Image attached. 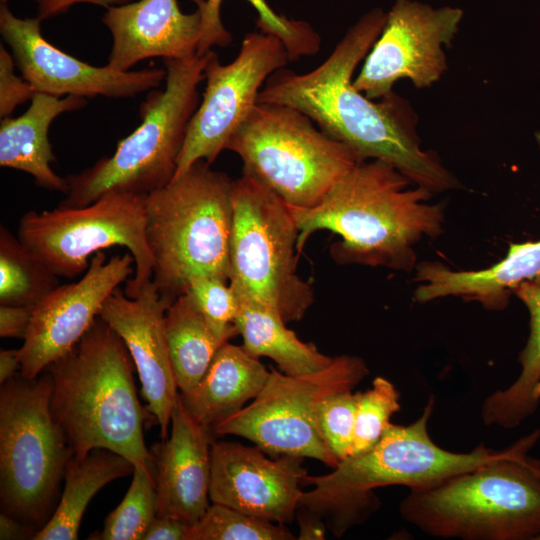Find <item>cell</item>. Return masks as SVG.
<instances>
[{
    "mask_svg": "<svg viewBox=\"0 0 540 540\" xmlns=\"http://www.w3.org/2000/svg\"><path fill=\"white\" fill-rule=\"evenodd\" d=\"M387 13L364 14L312 71L279 69L260 90L258 102L295 108L358 157L391 164L412 183L432 193L454 188L457 181L438 158L420 147L407 102L391 93L374 102L353 86L358 63L380 35Z\"/></svg>",
    "mask_w": 540,
    "mask_h": 540,
    "instance_id": "obj_1",
    "label": "cell"
},
{
    "mask_svg": "<svg viewBox=\"0 0 540 540\" xmlns=\"http://www.w3.org/2000/svg\"><path fill=\"white\" fill-rule=\"evenodd\" d=\"M411 183L391 164L362 161L317 204L288 205L299 231L298 254L309 236L326 230L341 238L330 247L337 263L412 270L413 246L440 234L444 214L440 205L428 203L431 191L409 188Z\"/></svg>",
    "mask_w": 540,
    "mask_h": 540,
    "instance_id": "obj_2",
    "label": "cell"
},
{
    "mask_svg": "<svg viewBox=\"0 0 540 540\" xmlns=\"http://www.w3.org/2000/svg\"><path fill=\"white\" fill-rule=\"evenodd\" d=\"M133 368L121 337L98 316L79 342L45 369L51 377V415L73 456L105 448L150 469L143 427L154 418L139 402Z\"/></svg>",
    "mask_w": 540,
    "mask_h": 540,
    "instance_id": "obj_3",
    "label": "cell"
},
{
    "mask_svg": "<svg viewBox=\"0 0 540 540\" xmlns=\"http://www.w3.org/2000/svg\"><path fill=\"white\" fill-rule=\"evenodd\" d=\"M431 398L422 415L409 425L390 423L370 450L349 456L322 476H306L298 508L320 517L335 536L363 522L379 502L373 490L389 485L412 489L433 486L443 480L494 463L511 451L483 444L468 453L447 451L430 438L427 423L432 414Z\"/></svg>",
    "mask_w": 540,
    "mask_h": 540,
    "instance_id": "obj_4",
    "label": "cell"
},
{
    "mask_svg": "<svg viewBox=\"0 0 540 540\" xmlns=\"http://www.w3.org/2000/svg\"><path fill=\"white\" fill-rule=\"evenodd\" d=\"M539 437L540 428L494 463L410 490L402 518L442 538L540 540V460L529 456Z\"/></svg>",
    "mask_w": 540,
    "mask_h": 540,
    "instance_id": "obj_5",
    "label": "cell"
},
{
    "mask_svg": "<svg viewBox=\"0 0 540 540\" xmlns=\"http://www.w3.org/2000/svg\"><path fill=\"white\" fill-rule=\"evenodd\" d=\"M232 182L205 160L146 196L145 235L152 282L172 303L194 276L229 280Z\"/></svg>",
    "mask_w": 540,
    "mask_h": 540,
    "instance_id": "obj_6",
    "label": "cell"
},
{
    "mask_svg": "<svg viewBox=\"0 0 540 540\" xmlns=\"http://www.w3.org/2000/svg\"><path fill=\"white\" fill-rule=\"evenodd\" d=\"M214 54L163 59L165 88L151 90L140 105L141 124L119 141L112 156L78 174H69L59 207H83L110 192L148 195L168 185L177 169L187 128L197 110L199 83Z\"/></svg>",
    "mask_w": 540,
    "mask_h": 540,
    "instance_id": "obj_7",
    "label": "cell"
},
{
    "mask_svg": "<svg viewBox=\"0 0 540 540\" xmlns=\"http://www.w3.org/2000/svg\"><path fill=\"white\" fill-rule=\"evenodd\" d=\"M51 377L20 372L0 388L1 512L38 531L51 519L72 457L50 411Z\"/></svg>",
    "mask_w": 540,
    "mask_h": 540,
    "instance_id": "obj_8",
    "label": "cell"
},
{
    "mask_svg": "<svg viewBox=\"0 0 540 540\" xmlns=\"http://www.w3.org/2000/svg\"><path fill=\"white\" fill-rule=\"evenodd\" d=\"M225 149L239 155L243 174L287 205L302 208L317 204L363 161L301 111L274 103L257 102Z\"/></svg>",
    "mask_w": 540,
    "mask_h": 540,
    "instance_id": "obj_9",
    "label": "cell"
},
{
    "mask_svg": "<svg viewBox=\"0 0 540 540\" xmlns=\"http://www.w3.org/2000/svg\"><path fill=\"white\" fill-rule=\"evenodd\" d=\"M231 198L230 286L286 323L300 321L314 292L297 274L299 231L288 205L246 174L233 180Z\"/></svg>",
    "mask_w": 540,
    "mask_h": 540,
    "instance_id": "obj_10",
    "label": "cell"
},
{
    "mask_svg": "<svg viewBox=\"0 0 540 540\" xmlns=\"http://www.w3.org/2000/svg\"><path fill=\"white\" fill-rule=\"evenodd\" d=\"M146 196L110 191L83 207L31 210L19 219L17 237L54 274L69 279L86 272L95 253L126 247L134 258L135 272L123 291L136 298L153 277L145 235Z\"/></svg>",
    "mask_w": 540,
    "mask_h": 540,
    "instance_id": "obj_11",
    "label": "cell"
},
{
    "mask_svg": "<svg viewBox=\"0 0 540 540\" xmlns=\"http://www.w3.org/2000/svg\"><path fill=\"white\" fill-rule=\"evenodd\" d=\"M270 377L251 403L219 423L214 434L246 438L272 457H309L335 467L339 461L318 425L320 404L330 395L353 390L369 373L357 356L333 357L325 368L288 375L271 368Z\"/></svg>",
    "mask_w": 540,
    "mask_h": 540,
    "instance_id": "obj_12",
    "label": "cell"
},
{
    "mask_svg": "<svg viewBox=\"0 0 540 540\" xmlns=\"http://www.w3.org/2000/svg\"><path fill=\"white\" fill-rule=\"evenodd\" d=\"M288 61L284 43L261 31L246 34L239 54L227 65L221 64L214 52L204 70L206 88L189 122L173 179L198 160L211 165L217 159L257 104L268 77Z\"/></svg>",
    "mask_w": 540,
    "mask_h": 540,
    "instance_id": "obj_13",
    "label": "cell"
},
{
    "mask_svg": "<svg viewBox=\"0 0 540 540\" xmlns=\"http://www.w3.org/2000/svg\"><path fill=\"white\" fill-rule=\"evenodd\" d=\"M462 16L457 7L433 8L417 1L396 0L353 80L354 88L376 100L393 93V85L403 78L417 88L433 85L446 70L443 46L451 43Z\"/></svg>",
    "mask_w": 540,
    "mask_h": 540,
    "instance_id": "obj_14",
    "label": "cell"
},
{
    "mask_svg": "<svg viewBox=\"0 0 540 540\" xmlns=\"http://www.w3.org/2000/svg\"><path fill=\"white\" fill-rule=\"evenodd\" d=\"M133 264L130 252L107 259L99 251L80 280L59 285L45 296L34 307L19 349V372L34 379L70 351L99 316L107 298L134 275Z\"/></svg>",
    "mask_w": 540,
    "mask_h": 540,
    "instance_id": "obj_15",
    "label": "cell"
},
{
    "mask_svg": "<svg viewBox=\"0 0 540 540\" xmlns=\"http://www.w3.org/2000/svg\"><path fill=\"white\" fill-rule=\"evenodd\" d=\"M41 20L16 17L0 6V33L9 45L22 77L37 93L55 97L74 95L112 98L133 97L158 87L166 69L118 71L92 66L56 48L41 34Z\"/></svg>",
    "mask_w": 540,
    "mask_h": 540,
    "instance_id": "obj_16",
    "label": "cell"
},
{
    "mask_svg": "<svg viewBox=\"0 0 540 540\" xmlns=\"http://www.w3.org/2000/svg\"><path fill=\"white\" fill-rule=\"evenodd\" d=\"M258 446L213 441L209 498L245 514L279 523L296 517L308 475L303 457L270 459Z\"/></svg>",
    "mask_w": 540,
    "mask_h": 540,
    "instance_id": "obj_17",
    "label": "cell"
},
{
    "mask_svg": "<svg viewBox=\"0 0 540 540\" xmlns=\"http://www.w3.org/2000/svg\"><path fill=\"white\" fill-rule=\"evenodd\" d=\"M170 304L151 282L136 298L126 296L118 287L99 313L125 343L139 375L146 407L160 426L162 439L168 437L179 394L165 332V313Z\"/></svg>",
    "mask_w": 540,
    "mask_h": 540,
    "instance_id": "obj_18",
    "label": "cell"
},
{
    "mask_svg": "<svg viewBox=\"0 0 540 540\" xmlns=\"http://www.w3.org/2000/svg\"><path fill=\"white\" fill-rule=\"evenodd\" d=\"M171 434L154 444L152 471L157 516L197 523L209 505L212 431L184 407L179 394L171 416Z\"/></svg>",
    "mask_w": 540,
    "mask_h": 540,
    "instance_id": "obj_19",
    "label": "cell"
},
{
    "mask_svg": "<svg viewBox=\"0 0 540 540\" xmlns=\"http://www.w3.org/2000/svg\"><path fill=\"white\" fill-rule=\"evenodd\" d=\"M113 45L107 65L130 69L147 58L185 59L197 54L202 12L183 13L177 0H139L106 8L101 18Z\"/></svg>",
    "mask_w": 540,
    "mask_h": 540,
    "instance_id": "obj_20",
    "label": "cell"
},
{
    "mask_svg": "<svg viewBox=\"0 0 540 540\" xmlns=\"http://www.w3.org/2000/svg\"><path fill=\"white\" fill-rule=\"evenodd\" d=\"M416 280L421 282L415 291L418 302L454 295L500 310L521 283L540 285V241L511 244L505 259L479 271H452L438 262H423Z\"/></svg>",
    "mask_w": 540,
    "mask_h": 540,
    "instance_id": "obj_21",
    "label": "cell"
},
{
    "mask_svg": "<svg viewBox=\"0 0 540 540\" xmlns=\"http://www.w3.org/2000/svg\"><path fill=\"white\" fill-rule=\"evenodd\" d=\"M270 374L259 358L228 341L219 348L200 382L179 397L196 421L214 433L219 423L259 395Z\"/></svg>",
    "mask_w": 540,
    "mask_h": 540,
    "instance_id": "obj_22",
    "label": "cell"
},
{
    "mask_svg": "<svg viewBox=\"0 0 540 540\" xmlns=\"http://www.w3.org/2000/svg\"><path fill=\"white\" fill-rule=\"evenodd\" d=\"M86 103L85 97L59 98L36 93L25 113L1 119L0 166L26 172L38 186L66 195L69 188L66 178L57 175L50 166L55 156L48 129L58 115L81 109Z\"/></svg>",
    "mask_w": 540,
    "mask_h": 540,
    "instance_id": "obj_23",
    "label": "cell"
},
{
    "mask_svg": "<svg viewBox=\"0 0 540 540\" xmlns=\"http://www.w3.org/2000/svg\"><path fill=\"white\" fill-rule=\"evenodd\" d=\"M124 456L95 448L83 457L69 459L59 503L48 523L33 540H75L83 514L93 496L111 481L133 473Z\"/></svg>",
    "mask_w": 540,
    "mask_h": 540,
    "instance_id": "obj_24",
    "label": "cell"
},
{
    "mask_svg": "<svg viewBox=\"0 0 540 540\" xmlns=\"http://www.w3.org/2000/svg\"><path fill=\"white\" fill-rule=\"evenodd\" d=\"M234 321L244 349L256 358L269 357L288 375H302L327 367L333 360L312 343L301 341L274 310L256 302L238 298Z\"/></svg>",
    "mask_w": 540,
    "mask_h": 540,
    "instance_id": "obj_25",
    "label": "cell"
},
{
    "mask_svg": "<svg viewBox=\"0 0 540 540\" xmlns=\"http://www.w3.org/2000/svg\"><path fill=\"white\" fill-rule=\"evenodd\" d=\"M513 292L530 314V335L518 359L522 369L513 384L493 392L481 409L487 426L507 429L519 426L540 404V285L523 282Z\"/></svg>",
    "mask_w": 540,
    "mask_h": 540,
    "instance_id": "obj_26",
    "label": "cell"
},
{
    "mask_svg": "<svg viewBox=\"0 0 540 540\" xmlns=\"http://www.w3.org/2000/svg\"><path fill=\"white\" fill-rule=\"evenodd\" d=\"M170 362L180 393L193 389L203 378L219 348V338L186 294L178 296L165 313Z\"/></svg>",
    "mask_w": 540,
    "mask_h": 540,
    "instance_id": "obj_27",
    "label": "cell"
},
{
    "mask_svg": "<svg viewBox=\"0 0 540 540\" xmlns=\"http://www.w3.org/2000/svg\"><path fill=\"white\" fill-rule=\"evenodd\" d=\"M202 12L201 38L197 55L202 56L213 46L226 47L232 36L221 20L223 0H192ZM257 11V26L261 32L278 37L285 45L290 61L314 55L320 50V37L306 22L278 15L265 0H247Z\"/></svg>",
    "mask_w": 540,
    "mask_h": 540,
    "instance_id": "obj_28",
    "label": "cell"
},
{
    "mask_svg": "<svg viewBox=\"0 0 540 540\" xmlns=\"http://www.w3.org/2000/svg\"><path fill=\"white\" fill-rule=\"evenodd\" d=\"M59 285V277L1 225L0 305L36 306Z\"/></svg>",
    "mask_w": 540,
    "mask_h": 540,
    "instance_id": "obj_29",
    "label": "cell"
},
{
    "mask_svg": "<svg viewBox=\"0 0 540 540\" xmlns=\"http://www.w3.org/2000/svg\"><path fill=\"white\" fill-rule=\"evenodd\" d=\"M130 487L120 504L107 516L102 531L89 539L143 540L157 516V493L150 469L134 466Z\"/></svg>",
    "mask_w": 540,
    "mask_h": 540,
    "instance_id": "obj_30",
    "label": "cell"
},
{
    "mask_svg": "<svg viewBox=\"0 0 540 540\" xmlns=\"http://www.w3.org/2000/svg\"><path fill=\"white\" fill-rule=\"evenodd\" d=\"M294 535L279 524L263 520L231 507L212 503L185 540H292Z\"/></svg>",
    "mask_w": 540,
    "mask_h": 540,
    "instance_id": "obj_31",
    "label": "cell"
},
{
    "mask_svg": "<svg viewBox=\"0 0 540 540\" xmlns=\"http://www.w3.org/2000/svg\"><path fill=\"white\" fill-rule=\"evenodd\" d=\"M399 398L393 383L383 377H376L370 389L359 392L350 456L360 455L379 442L392 415L400 410Z\"/></svg>",
    "mask_w": 540,
    "mask_h": 540,
    "instance_id": "obj_32",
    "label": "cell"
},
{
    "mask_svg": "<svg viewBox=\"0 0 540 540\" xmlns=\"http://www.w3.org/2000/svg\"><path fill=\"white\" fill-rule=\"evenodd\" d=\"M214 333L229 341L238 335L234 325L239 310L238 297L228 281L211 276H194L184 293Z\"/></svg>",
    "mask_w": 540,
    "mask_h": 540,
    "instance_id": "obj_33",
    "label": "cell"
},
{
    "mask_svg": "<svg viewBox=\"0 0 540 540\" xmlns=\"http://www.w3.org/2000/svg\"><path fill=\"white\" fill-rule=\"evenodd\" d=\"M359 393L342 391L327 397L319 407L318 425L332 454L340 462L350 456Z\"/></svg>",
    "mask_w": 540,
    "mask_h": 540,
    "instance_id": "obj_34",
    "label": "cell"
},
{
    "mask_svg": "<svg viewBox=\"0 0 540 540\" xmlns=\"http://www.w3.org/2000/svg\"><path fill=\"white\" fill-rule=\"evenodd\" d=\"M14 57L3 45L0 46V116L10 117L15 108L37 93L33 86L14 72Z\"/></svg>",
    "mask_w": 540,
    "mask_h": 540,
    "instance_id": "obj_35",
    "label": "cell"
},
{
    "mask_svg": "<svg viewBox=\"0 0 540 540\" xmlns=\"http://www.w3.org/2000/svg\"><path fill=\"white\" fill-rule=\"evenodd\" d=\"M35 306L0 305V336L24 340Z\"/></svg>",
    "mask_w": 540,
    "mask_h": 540,
    "instance_id": "obj_36",
    "label": "cell"
},
{
    "mask_svg": "<svg viewBox=\"0 0 540 540\" xmlns=\"http://www.w3.org/2000/svg\"><path fill=\"white\" fill-rule=\"evenodd\" d=\"M190 525L175 518L156 516L143 540H185Z\"/></svg>",
    "mask_w": 540,
    "mask_h": 540,
    "instance_id": "obj_37",
    "label": "cell"
},
{
    "mask_svg": "<svg viewBox=\"0 0 540 540\" xmlns=\"http://www.w3.org/2000/svg\"><path fill=\"white\" fill-rule=\"evenodd\" d=\"M132 0H34L37 17L42 21L66 13L72 6L80 3L94 4L105 8L120 6Z\"/></svg>",
    "mask_w": 540,
    "mask_h": 540,
    "instance_id": "obj_38",
    "label": "cell"
},
{
    "mask_svg": "<svg viewBox=\"0 0 540 540\" xmlns=\"http://www.w3.org/2000/svg\"><path fill=\"white\" fill-rule=\"evenodd\" d=\"M38 530L12 516L0 513V539L1 540H19L34 539Z\"/></svg>",
    "mask_w": 540,
    "mask_h": 540,
    "instance_id": "obj_39",
    "label": "cell"
},
{
    "mask_svg": "<svg viewBox=\"0 0 540 540\" xmlns=\"http://www.w3.org/2000/svg\"><path fill=\"white\" fill-rule=\"evenodd\" d=\"M300 533L298 539L315 540L324 539L326 525L324 521L311 512L298 508L296 511Z\"/></svg>",
    "mask_w": 540,
    "mask_h": 540,
    "instance_id": "obj_40",
    "label": "cell"
},
{
    "mask_svg": "<svg viewBox=\"0 0 540 540\" xmlns=\"http://www.w3.org/2000/svg\"><path fill=\"white\" fill-rule=\"evenodd\" d=\"M20 370L19 349H2L0 351V383L3 384Z\"/></svg>",
    "mask_w": 540,
    "mask_h": 540,
    "instance_id": "obj_41",
    "label": "cell"
},
{
    "mask_svg": "<svg viewBox=\"0 0 540 540\" xmlns=\"http://www.w3.org/2000/svg\"><path fill=\"white\" fill-rule=\"evenodd\" d=\"M2 4H6L7 0H0Z\"/></svg>",
    "mask_w": 540,
    "mask_h": 540,
    "instance_id": "obj_42",
    "label": "cell"
}]
</instances>
